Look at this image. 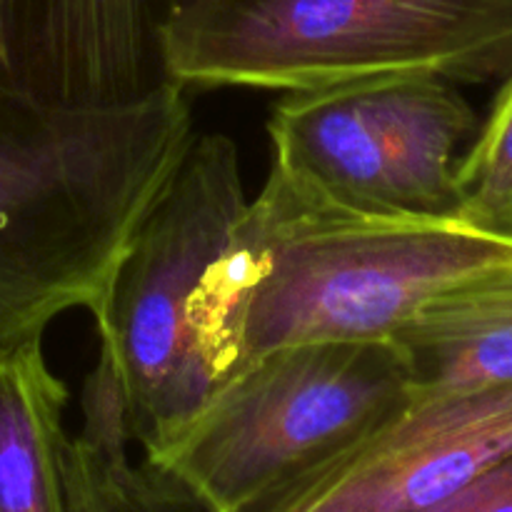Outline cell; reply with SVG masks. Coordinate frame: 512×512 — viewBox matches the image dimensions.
Instances as JSON below:
<instances>
[{
    "label": "cell",
    "mask_w": 512,
    "mask_h": 512,
    "mask_svg": "<svg viewBox=\"0 0 512 512\" xmlns=\"http://www.w3.org/2000/svg\"><path fill=\"white\" fill-rule=\"evenodd\" d=\"M505 263L512 235L350 208L273 163L200 280L195 350L218 385L288 345L390 338L423 300Z\"/></svg>",
    "instance_id": "6da1fadb"
},
{
    "label": "cell",
    "mask_w": 512,
    "mask_h": 512,
    "mask_svg": "<svg viewBox=\"0 0 512 512\" xmlns=\"http://www.w3.org/2000/svg\"><path fill=\"white\" fill-rule=\"evenodd\" d=\"M183 85L75 105L0 85V350L55 318L103 313L115 270L188 155Z\"/></svg>",
    "instance_id": "7a4b0ae2"
},
{
    "label": "cell",
    "mask_w": 512,
    "mask_h": 512,
    "mask_svg": "<svg viewBox=\"0 0 512 512\" xmlns=\"http://www.w3.org/2000/svg\"><path fill=\"white\" fill-rule=\"evenodd\" d=\"M163 60L183 88L490 83L512 70V0H193L165 25Z\"/></svg>",
    "instance_id": "3957f363"
},
{
    "label": "cell",
    "mask_w": 512,
    "mask_h": 512,
    "mask_svg": "<svg viewBox=\"0 0 512 512\" xmlns=\"http://www.w3.org/2000/svg\"><path fill=\"white\" fill-rule=\"evenodd\" d=\"M413 398L390 338L270 350L213 385L143 463L205 512H250L363 440Z\"/></svg>",
    "instance_id": "277c9868"
},
{
    "label": "cell",
    "mask_w": 512,
    "mask_h": 512,
    "mask_svg": "<svg viewBox=\"0 0 512 512\" xmlns=\"http://www.w3.org/2000/svg\"><path fill=\"white\" fill-rule=\"evenodd\" d=\"M245 205L238 145L223 133L198 135L115 270L95 328L140 448L188 420L213 388L190 310Z\"/></svg>",
    "instance_id": "5b68a950"
},
{
    "label": "cell",
    "mask_w": 512,
    "mask_h": 512,
    "mask_svg": "<svg viewBox=\"0 0 512 512\" xmlns=\"http://www.w3.org/2000/svg\"><path fill=\"white\" fill-rule=\"evenodd\" d=\"M473 105L438 75H380L290 90L270 110L273 163L350 208L455 218Z\"/></svg>",
    "instance_id": "8992f818"
},
{
    "label": "cell",
    "mask_w": 512,
    "mask_h": 512,
    "mask_svg": "<svg viewBox=\"0 0 512 512\" xmlns=\"http://www.w3.org/2000/svg\"><path fill=\"white\" fill-rule=\"evenodd\" d=\"M512 453V383L413 393L400 413L250 512H408Z\"/></svg>",
    "instance_id": "52a82bcc"
},
{
    "label": "cell",
    "mask_w": 512,
    "mask_h": 512,
    "mask_svg": "<svg viewBox=\"0 0 512 512\" xmlns=\"http://www.w3.org/2000/svg\"><path fill=\"white\" fill-rule=\"evenodd\" d=\"M193 0H0V85L75 105L168 83L163 30Z\"/></svg>",
    "instance_id": "ba28073f"
},
{
    "label": "cell",
    "mask_w": 512,
    "mask_h": 512,
    "mask_svg": "<svg viewBox=\"0 0 512 512\" xmlns=\"http://www.w3.org/2000/svg\"><path fill=\"white\" fill-rule=\"evenodd\" d=\"M413 393H460L512 383V263L423 300L390 333Z\"/></svg>",
    "instance_id": "9c48e42d"
},
{
    "label": "cell",
    "mask_w": 512,
    "mask_h": 512,
    "mask_svg": "<svg viewBox=\"0 0 512 512\" xmlns=\"http://www.w3.org/2000/svg\"><path fill=\"white\" fill-rule=\"evenodd\" d=\"M68 398L43 343L0 350V512H70L63 478Z\"/></svg>",
    "instance_id": "30bf717a"
},
{
    "label": "cell",
    "mask_w": 512,
    "mask_h": 512,
    "mask_svg": "<svg viewBox=\"0 0 512 512\" xmlns=\"http://www.w3.org/2000/svg\"><path fill=\"white\" fill-rule=\"evenodd\" d=\"M455 218L512 235V70L455 168Z\"/></svg>",
    "instance_id": "8fae6325"
},
{
    "label": "cell",
    "mask_w": 512,
    "mask_h": 512,
    "mask_svg": "<svg viewBox=\"0 0 512 512\" xmlns=\"http://www.w3.org/2000/svg\"><path fill=\"white\" fill-rule=\"evenodd\" d=\"M105 490L113 512H205L203 505L190 498L175 480L140 460L138 465L128 453H100Z\"/></svg>",
    "instance_id": "7c38bea8"
},
{
    "label": "cell",
    "mask_w": 512,
    "mask_h": 512,
    "mask_svg": "<svg viewBox=\"0 0 512 512\" xmlns=\"http://www.w3.org/2000/svg\"><path fill=\"white\" fill-rule=\"evenodd\" d=\"M63 478L70 512H113L98 453L80 435L65 438Z\"/></svg>",
    "instance_id": "4fadbf2b"
},
{
    "label": "cell",
    "mask_w": 512,
    "mask_h": 512,
    "mask_svg": "<svg viewBox=\"0 0 512 512\" xmlns=\"http://www.w3.org/2000/svg\"><path fill=\"white\" fill-rule=\"evenodd\" d=\"M408 512H512V453L455 493Z\"/></svg>",
    "instance_id": "5bb4252c"
}]
</instances>
